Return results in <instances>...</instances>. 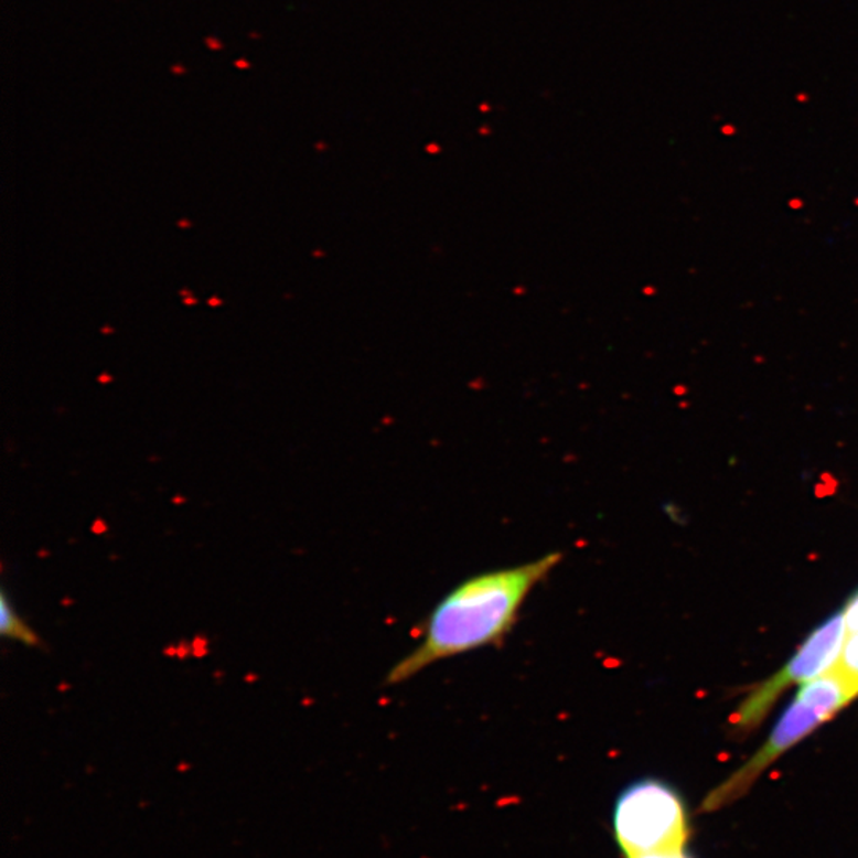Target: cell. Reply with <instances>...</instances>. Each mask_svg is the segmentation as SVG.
Returning a JSON list of instances; mask_svg holds the SVG:
<instances>
[{
	"label": "cell",
	"mask_w": 858,
	"mask_h": 858,
	"mask_svg": "<svg viewBox=\"0 0 858 858\" xmlns=\"http://www.w3.org/2000/svg\"><path fill=\"white\" fill-rule=\"evenodd\" d=\"M846 637L845 612H838L809 634L784 668L753 688L731 717L733 727L741 733L755 730L789 687L816 679L838 662Z\"/></svg>",
	"instance_id": "cell-4"
},
{
	"label": "cell",
	"mask_w": 858,
	"mask_h": 858,
	"mask_svg": "<svg viewBox=\"0 0 858 858\" xmlns=\"http://www.w3.org/2000/svg\"><path fill=\"white\" fill-rule=\"evenodd\" d=\"M561 560V551H551L528 564L493 569L461 582L439 601L420 643L388 671L384 684L395 687L443 659L503 643L532 591Z\"/></svg>",
	"instance_id": "cell-1"
},
{
	"label": "cell",
	"mask_w": 858,
	"mask_h": 858,
	"mask_svg": "<svg viewBox=\"0 0 858 858\" xmlns=\"http://www.w3.org/2000/svg\"><path fill=\"white\" fill-rule=\"evenodd\" d=\"M836 665L839 666L850 679L858 683V633L846 637L845 647H843L841 657Z\"/></svg>",
	"instance_id": "cell-6"
},
{
	"label": "cell",
	"mask_w": 858,
	"mask_h": 858,
	"mask_svg": "<svg viewBox=\"0 0 858 858\" xmlns=\"http://www.w3.org/2000/svg\"><path fill=\"white\" fill-rule=\"evenodd\" d=\"M857 697L858 683L836 663L816 679L803 684L762 748L722 784L712 789L703 800L699 811L703 814L716 813L741 800L779 757L791 751L793 746L809 737Z\"/></svg>",
	"instance_id": "cell-2"
},
{
	"label": "cell",
	"mask_w": 858,
	"mask_h": 858,
	"mask_svg": "<svg viewBox=\"0 0 858 858\" xmlns=\"http://www.w3.org/2000/svg\"><path fill=\"white\" fill-rule=\"evenodd\" d=\"M0 633L3 637L26 644L28 647L41 645V637L18 615L6 591L0 593Z\"/></svg>",
	"instance_id": "cell-5"
},
{
	"label": "cell",
	"mask_w": 858,
	"mask_h": 858,
	"mask_svg": "<svg viewBox=\"0 0 858 858\" xmlns=\"http://www.w3.org/2000/svg\"><path fill=\"white\" fill-rule=\"evenodd\" d=\"M640 858H691V857L688 856V854H685V849H680V850H668V852L648 854V856H643Z\"/></svg>",
	"instance_id": "cell-7"
},
{
	"label": "cell",
	"mask_w": 858,
	"mask_h": 858,
	"mask_svg": "<svg viewBox=\"0 0 858 858\" xmlns=\"http://www.w3.org/2000/svg\"><path fill=\"white\" fill-rule=\"evenodd\" d=\"M612 832L625 858L685 849L690 836L679 793L655 777L634 781L620 792L612 811Z\"/></svg>",
	"instance_id": "cell-3"
}]
</instances>
